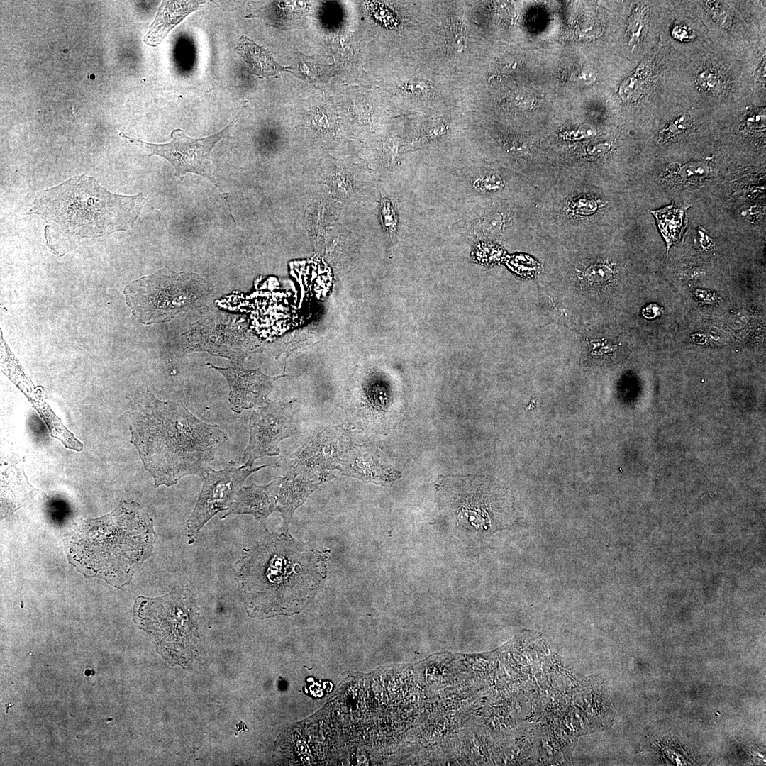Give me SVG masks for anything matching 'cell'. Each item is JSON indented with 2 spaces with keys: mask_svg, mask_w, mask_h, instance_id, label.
Wrapping results in <instances>:
<instances>
[{
  "mask_svg": "<svg viewBox=\"0 0 766 766\" xmlns=\"http://www.w3.org/2000/svg\"><path fill=\"white\" fill-rule=\"evenodd\" d=\"M131 442L155 487H170L187 475L201 477L228 440L218 425L206 423L178 399L162 401L149 392L135 394L128 411Z\"/></svg>",
  "mask_w": 766,
  "mask_h": 766,
  "instance_id": "obj_1",
  "label": "cell"
},
{
  "mask_svg": "<svg viewBox=\"0 0 766 766\" xmlns=\"http://www.w3.org/2000/svg\"><path fill=\"white\" fill-rule=\"evenodd\" d=\"M325 561L321 551L283 531L244 549L234 574L248 614L265 618L299 613L326 577Z\"/></svg>",
  "mask_w": 766,
  "mask_h": 766,
  "instance_id": "obj_2",
  "label": "cell"
},
{
  "mask_svg": "<svg viewBox=\"0 0 766 766\" xmlns=\"http://www.w3.org/2000/svg\"><path fill=\"white\" fill-rule=\"evenodd\" d=\"M153 521L136 501L121 500L111 513L81 521L65 539L69 562L86 577L128 585L151 555Z\"/></svg>",
  "mask_w": 766,
  "mask_h": 766,
  "instance_id": "obj_3",
  "label": "cell"
},
{
  "mask_svg": "<svg viewBox=\"0 0 766 766\" xmlns=\"http://www.w3.org/2000/svg\"><path fill=\"white\" fill-rule=\"evenodd\" d=\"M145 198L142 193H112L86 174L75 176L40 192L28 213L35 214L60 231L94 238L131 228Z\"/></svg>",
  "mask_w": 766,
  "mask_h": 766,
  "instance_id": "obj_4",
  "label": "cell"
},
{
  "mask_svg": "<svg viewBox=\"0 0 766 766\" xmlns=\"http://www.w3.org/2000/svg\"><path fill=\"white\" fill-rule=\"evenodd\" d=\"M199 608L188 588L174 586L155 598L138 596L133 618L152 639L157 652L171 665H186L199 651Z\"/></svg>",
  "mask_w": 766,
  "mask_h": 766,
  "instance_id": "obj_5",
  "label": "cell"
},
{
  "mask_svg": "<svg viewBox=\"0 0 766 766\" xmlns=\"http://www.w3.org/2000/svg\"><path fill=\"white\" fill-rule=\"evenodd\" d=\"M209 284L198 274L160 271L128 284L124 289L126 302L142 323L170 321L206 298Z\"/></svg>",
  "mask_w": 766,
  "mask_h": 766,
  "instance_id": "obj_6",
  "label": "cell"
},
{
  "mask_svg": "<svg viewBox=\"0 0 766 766\" xmlns=\"http://www.w3.org/2000/svg\"><path fill=\"white\" fill-rule=\"evenodd\" d=\"M472 488L446 497L448 515L460 538L484 540L514 524L516 513L505 487L486 479Z\"/></svg>",
  "mask_w": 766,
  "mask_h": 766,
  "instance_id": "obj_7",
  "label": "cell"
},
{
  "mask_svg": "<svg viewBox=\"0 0 766 766\" xmlns=\"http://www.w3.org/2000/svg\"><path fill=\"white\" fill-rule=\"evenodd\" d=\"M244 105L237 116L223 129L208 137L194 138L189 137L181 129L177 128L170 134L171 140L167 143L155 144L144 142L120 133V135L134 145L167 160L174 169V174L179 178L187 172L199 174L209 179L220 189L223 196L225 192L218 185L211 162V152L221 139L228 136L229 131L238 121ZM228 207L229 203L226 196Z\"/></svg>",
  "mask_w": 766,
  "mask_h": 766,
  "instance_id": "obj_8",
  "label": "cell"
},
{
  "mask_svg": "<svg viewBox=\"0 0 766 766\" xmlns=\"http://www.w3.org/2000/svg\"><path fill=\"white\" fill-rule=\"evenodd\" d=\"M269 465L238 466L235 462L230 461L220 470L209 467L201 477V490L187 521L188 544L194 543L201 529L217 513L231 508L243 482L251 474Z\"/></svg>",
  "mask_w": 766,
  "mask_h": 766,
  "instance_id": "obj_9",
  "label": "cell"
},
{
  "mask_svg": "<svg viewBox=\"0 0 766 766\" xmlns=\"http://www.w3.org/2000/svg\"><path fill=\"white\" fill-rule=\"evenodd\" d=\"M294 401H269L252 413L250 438L243 456L244 465L252 466L258 458L278 455L280 441L298 433L292 410Z\"/></svg>",
  "mask_w": 766,
  "mask_h": 766,
  "instance_id": "obj_10",
  "label": "cell"
},
{
  "mask_svg": "<svg viewBox=\"0 0 766 766\" xmlns=\"http://www.w3.org/2000/svg\"><path fill=\"white\" fill-rule=\"evenodd\" d=\"M348 433L345 427L340 425L328 427L311 436L291 460L288 471L338 470L340 460L352 444Z\"/></svg>",
  "mask_w": 766,
  "mask_h": 766,
  "instance_id": "obj_11",
  "label": "cell"
},
{
  "mask_svg": "<svg viewBox=\"0 0 766 766\" xmlns=\"http://www.w3.org/2000/svg\"><path fill=\"white\" fill-rule=\"evenodd\" d=\"M232 316L223 313H212L192 326L182 335V348L187 352L204 350L213 355L233 360H243L236 352L235 339L233 333Z\"/></svg>",
  "mask_w": 766,
  "mask_h": 766,
  "instance_id": "obj_12",
  "label": "cell"
},
{
  "mask_svg": "<svg viewBox=\"0 0 766 766\" xmlns=\"http://www.w3.org/2000/svg\"><path fill=\"white\" fill-rule=\"evenodd\" d=\"M207 366L220 372L227 380L230 392L228 401L231 409L241 413L266 402L267 395L272 390L274 380L258 369L250 370L244 367L243 360H233L226 367L207 363Z\"/></svg>",
  "mask_w": 766,
  "mask_h": 766,
  "instance_id": "obj_13",
  "label": "cell"
},
{
  "mask_svg": "<svg viewBox=\"0 0 766 766\" xmlns=\"http://www.w3.org/2000/svg\"><path fill=\"white\" fill-rule=\"evenodd\" d=\"M338 470L343 475L386 487L401 476L378 449L365 445L351 444L340 460Z\"/></svg>",
  "mask_w": 766,
  "mask_h": 766,
  "instance_id": "obj_14",
  "label": "cell"
},
{
  "mask_svg": "<svg viewBox=\"0 0 766 766\" xmlns=\"http://www.w3.org/2000/svg\"><path fill=\"white\" fill-rule=\"evenodd\" d=\"M335 478L328 472L300 470L287 472L279 488L276 510L282 515V531L287 532L294 511L323 482Z\"/></svg>",
  "mask_w": 766,
  "mask_h": 766,
  "instance_id": "obj_15",
  "label": "cell"
},
{
  "mask_svg": "<svg viewBox=\"0 0 766 766\" xmlns=\"http://www.w3.org/2000/svg\"><path fill=\"white\" fill-rule=\"evenodd\" d=\"M25 458L17 455L1 460V517L10 515L32 499L38 490L28 482Z\"/></svg>",
  "mask_w": 766,
  "mask_h": 766,
  "instance_id": "obj_16",
  "label": "cell"
},
{
  "mask_svg": "<svg viewBox=\"0 0 766 766\" xmlns=\"http://www.w3.org/2000/svg\"><path fill=\"white\" fill-rule=\"evenodd\" d=\"M282 481L281 477L267 484H251L242 487L231 508L221 518L233 514H250L267 530L266 521L276 510Z\"/></svg>",
  "mask_w": 766,
  "mask_h": 766,
  "instance_id": "obj_17",
  "label": "cell"
},
{
  "mask_svg": "<svg viewBox=\"0 0 766 766\" xmlns=\"http://www.w3.org/2000/svg\"><path fill=\"white\" fill-rule=\"evenodd\" d=\"M204 3L202 1H163L145 35V43L150 46L159 45L174 26Z\"/></svg>",
  "mask_w": 766,
  "mask_h": 766,
  "instance_id": "obj_18",
  "label": "cell"
},
{
  "mask_svg": "<svg viewBox=\"0 0 766 766\" xmlns=\"http://www.w3.org/2000/svg\"><path fill=\"white\" fill-rule=\"evenodd\" d=\"M236 50L252 72L260 77L275 76L279 72L289 69L278 64L268 50L259 46L245 35L239 38Z\"/></svg>",
  "mask_w": 766,
  "mask_h": 766,
  "instance_id": "obj_19",
  "label": "cell"
},
{
  "mask_svg": "<svg viewBox=\"0 0 766 766\" xmlns=\"http://www.w3.org/2000/svg\"><path fill=\"white\" fill-rule=\"evenodd\" d=\"M686 210L687 207H678L671 204L662 209L651 211L667 244V250L679 240L684 233L686 227Z\"/></svg>",
  "mask_w": 766,
  "mask_h": 766,
  "instance_id": "obj_20",
  "label": "cell"
},
{
  "mask_svg": "<svg viewBox=\"0 0 766 766\" xmlns=\"http://www.w3.org/2000/svg\"><path fill=\"white\" fill-rule=\"evenodd\" d=\"M647 70V65L644 63L640 65L638 70L621 85L619 93L623 100L633 101L640 96L643 91Z\"/></svg>",
  "mask_w": 766,
  "mask_h": 766,
  "instance_id": "obj_21",
  "label": "cell"
},
{
  "mask_svg": "<svg viewBox=\"0 0 766 766\" xmlns=\"http://www.w3.org/2000/svg\"><path fill=\"white\" fill-rule=\"evenodd\" d=\"M692 118L689 115L682 113L679 115L660 133L659 138L661 142H667L682 134L692 125Z\"/></svg>",
  "mask_w": 766,
  "mask_h": 766,
  "instance_id": "obj_22",
  "label": "cell"
},
{
  "mask_svg": "<svg viewBox=\"0 0 766 766\" xmlns=\"http://www.w3.org/2000/svg\"><path fill=\"white\" fill-rule=\"evenodd\" d=\"M473 186L478 192H491L501 189L504 186V182L499 174L487 173L475 179Z\"/></svg>",
  "mask_w": 766,
  "mask_h": 766,
  "instance_id": "obj_23",
  "label": "cell"
},
{
  "mask_svg": "<svg viewBox=\"0 0 766 766\" xmlns=\"http://www.w3.org/2000/svg\"><path fill=\"white\" fill-rule=\"evenodd\" d=\"M646 12V9L642 8L632 18L628 29L631 41L638 40L644 34L647 26Z\"/></svg>",
  "mask_w": 766,
  "mask_h": 766,
  "instance_id": "obj_24",
  "label": "cell"
},
{
  "mask_svg": "<svg viewBox=\"0 0 766 766\" xmlns=\"http://www.w3.org/2000/svg\"><path fill=\"white\" fill-rule=\"evenodd\" d=\"M697 79L701 87L708 91L716 92L721 88V78L711 70H704L701 72Z\"/></svg>",
  "mask_w": 766,
  "mask_h": 766,
  "instance_id": "obj_25",
  "label": "cell"
},
{
  "mask_svg": "<svg viewBox=\"0 0 766 766\" xmlns=\"http://www.w3.org/2000/svg\"><path fill=\"white\" fill-rule=\"evenodd\" d=\"M382 220L385 230L389 233L396 231V216L390 202L384 199L382 202Z\"/></svg>",
  "mask_w": 766,
  "mask_h": 766,
  "instance_id": "obj_26",
  "label": "cell"
},
{
  "mask_svg": "<svg viewBox=\"0 0 766 766\" xmlns=\"http://www.w3.org/2000/svg\"><path fill=\"white\" fill-rule=\"evenodd\" d=\"M503 223V217L499 213H489L483 219L482 228L485 233L494 235L501 232Z\"/></svg>",
  "mask_w": 766,
  "mask_h": 766,
  "instance_id": "obj_27",
  "label": "cell"
},
{
  "mask_svg": "<svg viewBox=\"0 0 766 766\" xmlns=\"http://www.w3.org/2000/svg\"><path fill=\"white\" fill-rule=\"evenodd\" d=\"M611 270L604 265H596L589 267L586 272V277L592 282H604L611 276Z\"/></svg>",
  "mask_w": 766,
  "mask_h": 766,
  "instance_id": "obj_28",
  "label": "cell"
},
{
  "mask_svg": "<svg viewBox=\"0 0 766 766\" xmlns=\"http://www.w3.org/2000/svg\"><path fill=\"white\" fill-rule=\"evenodd\" d=\"M706 5H707L709 9L713 14L714 18H716L718 23L722 25H729V16L721 7L719 2L706 1Z\"/></svg>",
  "mask_w": 766,
  "mask_h": 766,
  "instance_id": "obj_29",
  "label": "cell"
},
{
  "mask_svg": "<svg viewBox=\"0 0 766 766\" xmlns=\"http://www.w3.org/2000/svg\"><path fill=\"white\" fill-rule=\"evenodd\" d=\"M445 132L446 129L444 124L438 123L424 129L419 137V140L423 142L430 140L443 135Z\"/></svg>",
  "mask_w": 766,
  "mask_h": 766,
  "instance_id": "obj_30",
  "label": "cell"
},
{
  "mask_svg": "<svg viewBox=\"0 0 766 766\" xmlns=\"http://www.w3.org/2000/svg\"><path fill=\"white\" fill-rule=\"evenodd\" d=\"M572 79L577 83L587 85L593 83L595 76L591 70H579L574 72Z\"/></svg>",
  "mask_w": 766,
  "mask_h": 766,
  "instance_id": "obj_31",
  "label": "cell"
},
{
  "mask_svg": "<svg viewBox=\"0 0 766 766\" xmlns=\"http://www.w3.org/2000/svg\"><path fill=\"white\" fill-rule=\"evenodd\" d=\"M406 89L415 95L426 94L430 91L431 85L424 81L414 80L408 83Z\"/></svg>",
  "mask_w": 766,
  "mask_h": 766,
  "instance_id": "obj_32",
  "label": "cell"
},
{
  "mask_svg": "<svg viewBox=\"0 0 766 766\" xmlns=\"http://www.w3.org/2000/svg\"><path fill=\"white\" fill-rule=\"evenodd\" d=\"M572 208L576 213H580L581 214H588L593 212L596 209V204L594 201L580 200L575 203Z\"/></svg>",
  "mask_w": 766,
  "mask_h": 766,
  "instance_id": "obj_33",
  "label": "cell"
},
{
  "mask_svg": "<svg viewBox=\"0 0 766 766\" xmlns=\"http://www.w3.org/2000/svg\"><path fill=\"white\" fill-rule=\"evenodd\" d=\"M663 310L660 306L656 304H650L643 309L642 314L645 318L652 320L660 316Z\"/></svg>",
  "mask_w": 766,
  "mask_h": 766,
  "instance_id": "obj_34",
  "label": "cell"
},
{
  "mask_svg": "<svg viewBox=\"0 0 766 766\" xmlns=\"http://www.w3.org/2000/svg\"><path fill=\"white\" fill-rule=\"evenodd\" d=\"M672 35L678 40H687L693 36V33L685 26H677L673 28Z\"/></svg>",
  "mask_w": 766,
  "mask_h": 766,
  "instance_id": "obj_35",
  "label": "cell"
},
{
  "mask_svg": "<svg viewBox=\"0 0 766 766\" xmlns=\"http://www.w3.org/2000/svg\"><path fill=\"white\" fill-rule=\"evenodd\" d=\"M506 146L508 148V150H511L513 152H516V153H523L524 150H525V148H524L522 143H519L518 141L513 140L506 142Z\"/></svg>",
  "mask_w": 766,
  "mask_h": 766,
  "instance_id": "obj_36",
  "label": "cell"
},
{
  "mask_svg": "<svg viewBox=\"0 0 766 766\" xmlns=\"http://www.w3.org/2000/svg\"><path fill=\"white\" fill-rule=\"evenodd\" d=\"M696 296H698V297H699V298L700 299H702L701 301H706V302H709V301H715V300H714V299H715V296H714V294H711V292H710V293H709V292H708L707 291H704V290H696Z\"/></svg>",
  "mask_w": 766,
  "mask_h": 766,
  "instance_id": "obj_37",
  "label": "cell"
},
{
  "mask_svg": "<svg viewBox=\"0 0 766 766\" xmlns=\"http://www.w3.org/2000/svg\"><path fill=\"white\" fill-rule=\"evenodd\" d=\"M699 233L702 236V239H701V245H702V247L704 248H709V247H711V245H712V242H711L712 240L707 235H704L701 231H699Z\"/></svg>",
  "mask_w": 766,
  "mask_h": 766,
  "instance_id": "obj_38",
  "label": "cell"
}]
</instances>
